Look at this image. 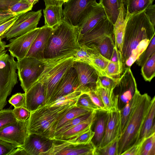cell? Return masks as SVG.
Instances as JSON below:
<instances>
[{"instance_id": "83f0119b", "label": "cell", "mask_w": 155, "mask_h": 155, "mask_svg": "<svg viewBox=\"0 0 155 155\" xmlns=\"http://www.w3.org/2000/svg\"><path fill=\"white\" fill-rule=\"evenodd\" d=\"M143 95L137 90L131 99L120 110L121 117V133L123 131L131 114L141 101Z\"/></svg>"}, {"instance_id": "ab89813d", "label": "cell", "mask_w": 155, "mask_h": 155, "mask_svg": "<svg viewBox=\"0 0 155 155\" xmlns=\"http://www.w3.org/2000/svg\"><path fill=\"white\" fill-rule=\"evenodd\" d=\"M33 5L27 0H20L11 6L8 11L17 15H20L31 10Z\"/></svg>"}, {"instance_id": "2e32d148", "label": "cell", "mask_w": 155, "mask_h": 155, "mask_svg": "<svg viewBox=\"0 0 155 155\" xmlns=\"http://www.w3.org/2000/svg\"><path fill=\"white\" fill-rule=\"evenodd\" d=\"M78 84L76 70L72 66L61 79L47 104L53 102L61 97L75 91Z\"/></svg>"}, {"instance_id": "f907efd6", "label": "cell", "mask_w": 155, "mask_h": 155, "mask_svg": "<svg viewBox=\"0 0 155 155\" xmlns=\"http://www.w3.org/2000/svg\"><path fill=\"white\" fill-rule=\"evenodd\" d=\"M19 15H15L7 11H0V25Z\"/></svg>"}, {"instance_id": "bcb514c9", "label": "cell", "mask_w": 155, "mask_h": 155, "mask_svg": "<svg viewBox=\"0 0 155 155\" xmlns=\"http://www.w3.org/2000/svg\"><path fill=\"white\" fill-rule=\"evenodd\" d=\"M14 115L17 120L25 121L29 117L31 111L25 106L14 107L13 110Z\"/></svg>"}, {"instance_id": "7402d4cb", "label": "cell", "mask_w": 155, "mask_h": 155, "mask_svg": "<svg viewBox=\"0 0 155 155\" xmlns=\"http://www.w3.org/2000/svg\"><path fill=\"white\" fill-rule=\"evenodd\" d=\"M130 16L126 13L125 7L122 3L118 17L114 25L113 30L115 46L122 54L127 22L128 18Z\"/></svg>"}, {"instance_id": "603a6c76", "label": "cell", "mask_w": 155, "mask_h": 155, "mask_svg": "<svg viewBox=\"0 0 155 155\" xmlns=\"http://www.w3.org/2000/svg\"><path fill=\"white\" fill-rule=\"evenodd\" d=\"M108 111L102 110L96 111L94 118L91 126L94 135L91 141L95 147H99L103 137L107 119Z\"/></svg>"}, {"instance_id": "60d3db41", "label": "cell", "mask_w": 155, "mask_h": 155, "mask_svg": "<svg viewBox=\"0 0 155 155\" xmlns=\"http://www.w3.org/2000/svg\"><path fill=\"white\" fill-rule=\"evenodd\" d=\"M75 105L94 111L101 110L94 103L88 93L81 94L77 98Z\"/></svg>"}, {"instance_id": "d4e9b609", "label": "cell", "mask_w": 155, "mask_h": 155, "mask_svg": "<svg viewBox=\"0 0 155 155\" xmlns=\"http://www.w3.org/2000/svg\"><path fill=\"white\" fill-rule=\"evenodd\" d=\"M95 91L101 97L107 111L119 110L118 105V96L114 94V90L103 87L97 80Z\"/></svg>"}, {"instance_id": "8992f818", "label": "cell", "mask_w": 155, "mask_h": 155, "mask_svg": "<svg viewBox=\"0 0 155 155\" xmlns=\"http://www.w3.org/2000/svg\"><path fill=\"white\" fill-rule=\"evenodd\" d=\"M17 61L10 54L0 56V110L7 104V99L18 83Z\"/></svg>"}, {"instance_id": "3957f363", "label": "cell", "mask_w": 155, "mask_h": 155, "mask_svg": "<svg viewBox=\"0 0 155 155\" xmlns=\"http://www.w3.org/2000/svg\"><path fill=\"white\" fill-rule=\"evenodd\" d=\"M79 34L78 26L71 25L64 19L53 28L44 51V58L73 54L79 48Z\"/></svg>"}, {"instance_id": "11a10c76", "label": "cell", "mask_w": 155, "mask_h": 155, "mask_svg": "<svg viewBox=\"0 0 155 155\" xmlns=\"http://www.w3.org/2000/svg\"><path fill=\"white\" fill-rule=\"evenodd\" d=\"M19 15L15 17L0 25V37L12 25Z\"/></svg>"}, {"instance_id": "ac0fdd59", "label": "cell", "mask_w": 155, "mask_h": 155, "mask_svg": "<svg viewBox=\"0 0 155 155\" xmlns=\"http://www.w3.org/2000/svg\"><path fill=\"white\" fill-rule=\"evenodd\" d=\"M53 140L35 134H28L23 145L20 146L28 155H43L51 147Z\"/></svg>"}, {"instance_id": "7a4b0ae2", "label": "cell", "mask_w": 155, "mask_h": 155, "mask_svg": "<svg viewBox=\"0 0 155 155\" xmlns=\"http://www.w3.org/2000/svg\"><path fill=\"white\" fill-rule=\"evenodd\" d=\"M76 101L62 106L46 104L31 111L28 119V134H36L53 140L58 121L75 105Z\"/></svg>"}, {"instance_id": "9f6ffc18", "label": "cell", "mask_w": 155, "mask_h": 155, "mask_svg": "<svg viewBox=\"0 0 155 155\" xmlns=\"http://www.w3.org/2000/svg\"><path fill=\"white\" fill-rule=\"evenodd\" d=\"M20 0H0V11H7L9 8Z\"/></svg>"}, {"instance_id": "8d00e7d4", "label": "cell", "mask_w": 155, "mask_h": 155, "mask_svg": "<svg viewBox=\"0 0 155 155\" xmlns=\"http://www.w3.org/2000/svg\"><path fill=\"white\" fill-rule=\"evenodd\" d=\"M119 137H117L102 147H96L94 155H117Z\"/></svg>"}, {"instance_id": "44dd1931", "label": "cell", "mask_w": 155, "mask_h": 155, "mask_svg": "<svg viewBox=\"0 0 155 155\" xmlns=\"http://www.w3.org/2000/svg\"><path fill=\"white\" fill-rule=\"evenodd\" d=\"M25 107L31 111L45 105L46 93L43 85L35 83L26 92Z\"/></svg>"}, {"instance_id": "9c48e42d", "label": "cell", "mask_w": 155, "mask_h": 155, "mask_svg": "<svg viewBox=\"0 0 155 155\" xmlns=\"http://www.w3.org/2000/svg\"><path fill=\"white\" fill-rule=\"evenodd\" d=\"M95 148L92 141L75 144L65 140L53 139L51 147L43 155H94Z\"/></svg>"}, {"instance_id": "277c9868", "label": "cell", "mask_w": 155, "mask_h": 155, "mask_svg": "<svg viewBox=\"0 0 155 155\" xmlns=\"http://www.w3.org/2000/svg\"><path fill=\"white\" fill-rule=\"evenodd\" d=\"M73 54H68L41 60L44 64V69L35 83L40 82L44 87L45 105L48 103L61 79L73 66L75 61Z\"/></svg>"}, {"instance_id": "d6a6232c", "label": "cell", "mask_w": 155, "mask_h": 155, "mask_svg": "<svg viewBox=\"0 0 155 155\" xmlns=\"http://www.w3.org/2000/svg\"><path fill=\"white\" fill-rule=\"evenodd\" d=\"M92 48L91 55V66L94 68L99 73L105 68L110 60L101 55L98 51L96 46L90 45Z\"/></svg>"}, {"instance_id": "91938a15", "label": "cell", "mask_w": 155, "mask_h": 155, "mask_svg": "<svg viewBox=\"0 0 155 155\" xmlns=\"http://www.w3.org/2000/svg\"><path fill=\"white\" fill-rule=\"evenodd\" d=\"M5 42L0 40V56L6 53L7 50H5Z\"/></svg>"}, {"instance_id": "8fae6325", "label": "cell", "mask_w": 155, "mask_h": 155, "mask_svg": "<svg viewBox=\"0 0 155 155\" xmlns=\"http://www.w3.org/2000/svg\"><path fill=\"white\" fill-rule=\"evenodd\" d=\"M107 17L102 6L96 1L90 4L83 12L77 26L79 38L93 28L102 19Z\"/></svg>"}, {"instance_id": "f35d334b", "label": "cell", "mask_w": 155, "mask_h": 155, "mask_svg": "<svg viewBox=\"0 0 155 155\" xmlns=\"http://www.w3.org/2000/svg\"><path fill=\"white\" fill-rule=\"evenodd\" d=\"M93 112L78 117L67 122L55 131L53 139L73 127L87 120L90 117Z\"/></svg>"}, {"instance_id": "74e56055", "label": "cell", "mask_w": 155, "mask_h": 155, "mask_svg": "<svg viewBox=\"0 0 155 155\" xmlns=\"http://www.w3.org/2000/svg\"><path fill=\"white\" fill-rule=\"evenodd\" d=\"M139 155H155V133L141 143Z\"/></svg>"}, {"instance_id": "30bf717a", "label": "cell", "mask_w": 155, "mask_h": 155, "mask_svg": "<svg viewBox=\"0 0 155 155\" xmlns=\"http://www.w3.org/2000/svg\"><path fill=\"white\" fill-rule=\"evenodd\" d=\"M73 67L76 70L79 81L75 91L83 94L95 91L99 76L97 71L89 64L83 62L74 61Z\"/></svg>"}, {"instance_id": "be15d7a7", "label": "cell", "mask_w": 155, "mask_h": 155, "mask_svg": "<svg viewBox=\"0 0 155 155\" xmlns=\"http://www.w3.org/2000/svg\"><path fill=\"white\" fill-rule=\"evenodd\" d=\"M68 0H64V2H67Z\"/></svg>"}, {"instance_id": "d590c367", "label": "cell", "mask_w": 155, "mask_h": 155, "mask_svg": "<svg viewBox=\"0 0 155 155\" xmlns=\"http://www.w3.org/2000/svg\"><path fill=\"white\" fill-rule=\"evenodd\" d=\"M123 72V65L119 62L110 61L106 67L101 71L99 76L104 75L113 78H118Z\"/></svg>"}, {"instance_id": "52a82bcc", "label": "cell", "mask_w": 155, "mask_h": 155, "mask_svg": "<svg viewBox=\"0 0 155 155\" xmlns=\"http://www.w3.org/2000/svg\"><path fill=\"white\" fill-rule=\"evenodd\" d=\"M44 64L41 60L25 57L17 60V68L21 86L25 92L34 84L42 72Z\"/></svg>"}, {"instance_id": "9a60e30c", "label": "cell", "mask_w": 155, "mask_h": 155, "mask_svg": "<svg viewBox=\"0 0 155 155\" xmlns=\"http://www.w3.org/2000/svg\"><path fill=\"white\" fill-rule=\"evenodd\" d=\"M114 25L107 17L101 19L93 28L79 38L80 45L97 46L108 35H113Z\"/></svg>"}, {"instance_id": "680465c9", "label": "cell", "mask_w": 155, "mask_h": 155, "mask_svg": "<svg viewBox=\"0 0 155 155\" xmlns=\"http://www.w3.org/2000/svg\"><path fill=\"white\" fill-rule=\"evenodd\" d=\"M28 155L24 149L21 147H17L10 154V155Z\"/></svg>"}, {"instance_id": "ba28073f", "label": "cell", "mask_w": 155, "mask_h": 155, "mask_svg": "<svg viewBox=\"0 0 155 155\" xmlns=\"http://www.w3.org/2000/svg\"><path fill=\"white\" fill-rule=\"evenodd\" d=\"M42 15L41 10L28 12L20 15L12 25L0 37L8 40L26 34L37 28Z\"/></svg>"}, {"instance_id": "816d5d0a", "label": "cell", "mask_w": 155, "mask_h": 155, "mask_svg": "<svg viewBox=\"0 0 155 155\" xmlns=\"http://www.w3.org/2000/svg\"><path fill=\"white\" fill-rule=\"evenodd\" d=\"M149 20L155 27V5L152 4L149 6L144 11Z\"/></svg>"}, {"instance_id": "7bdbcfd3", "label": "cell", "mask_w": 155, "mask_h": 155, "mask_svg": "<svg viewBox=\"0 0 155 155\" xmlns=\"http://www.w3.org/2000/svg\"><path fill=\"white\" fill-rule=\"evenodd\" d=\"M94 134V132L91 127L80 135L74 138L65 140L75 144H87L91 141Z\"/></svg>"}, {"instance_id": "ee69618b", "label": "cell", "mask_w": 155, "mask_h": 155, "mask_svg": "<svg viewBox=\"0 0 155 155\" xmlns=\"http://www.w3.org/2000/svg\"><path fill=\"white\" fill-rule=\"evenodd\" d=\"M17 120L14 115L13 110L3 109L0 110V130Z\"/></svg>"}, {"instance_id": "ffe728a7", "label": "cell", "mask_w": 155, "mask_h": 155, "mask_svg": "<svg viewBox=\"0 0 155 155\" xmlns=\"http://www.w3.org/2000/svg\"><path fill=\"white\" fill-rule=\"evenodd\" d=\"M121 133L120 110L108 111L107 119L104 134L99 147H102L104 146L117 137L120 136Z\"/></svg>"}, {"instance_id": "e575fe53", "label": "cell", "mask_w": 155, "mask_h": 155, "mask_svg": "<svg viewBox=\"0 0 155 155\" xmlns=\"http://www.w3.org/2000/svg\"><path fill=\"white\" fill-rule=\"evenodd\" d=\"M91 47L84 45H80L79 48L73 54L75 61L86 63L91 66Z\"/></svg>"}, {"instance_id": "f1b7e54d", "label": "cell", "mask_w": 155, "mask_h": 155, "mask_svg": "<svg viewBox=\"0 0 155 155\" xmlns=\"http://www.w3.org/2000/svg\"><path fill=\"white\" fill-rule=\"evenodd\" d=\"M107 18L114 25L118 17L121 5V0H100Z\"/></svg>"}, {"instance_id": "484cf974", "label": "cell", "mask_w": 155, "mask_h": 155, "mask_svg": "<svg viewBox=\"0 0 155 155\" xmlns=\"http://www.w3.org/2000/svg\"><path fill=\"white\" fill-rule=\"evenodd\" d=\"M96 112V111H94L87 120L73 127L54 139L68 140L74 138L85 132L91 127Z\"/></svg>"}, {"instance_id": "4dcf8cb0", "label": "cell", "mask_w": 155, "mask_h": 155, "mask_svg": "<svg viewBox=\"0 0 155 155\" xmlns=\"http://www.w3.org/2000/svg\"><path fill=\"white\" fill-rule=\"evenodd\" d=\"M93 111L84 107L76 106L75 105L69 110L58 121L57 124L55 131L69 121L78 117L92 112Z\"/></svg>"}, {"instance_id": "836d02e7", "label": "cell", "mask_w": 155, "mask_h": 155, "mask_svg": "<svg viewBox=\"0 0 155 155\" xmlns=\"http://www.w3.org/2000/svg\"><path fill=\"white\" fill-rule=\"evenodd\" d=\"M141 74L147 81L150 82L155 76V53L141 66Z\"/></svg>"}, {"instance_id": "681fc988", "label": "cell", "mask_w": 155, "mask_h": 155, "mask_svg": "<svg viewBox=\"0 0 155 155\" xmlns=\"http://www.w3.org/2000/svg\"><path fill=\"white\" fill-rule=\"evenodd\" d=\"M88 94L92 101L95 105L101 110L107 111L101 97L96 91H91Z\"/></svg>"}, {"instance_id": "c3c4849f", "label": "cell", "mask_w": 155, "mask_h": 155, "mask_svg": "<svg viewBox=\"0 0 155 155\" xmlns=\"http://www.w3.org/2000/svg\"><path fill=\"white\" fill-rule=\"evenodd\" d=\"M18 147L0 139V155H10Z\"/></svg>"}, {"instance_id": "4316f807", "label": "cell", "mask_w": 155, "mask_h": 155, "mask_svg": "<svg viewBox=\"0 0 155 155\" xmlns=\"http://www.w3.org/2000/svg\"><path fill=\"white\" fill-rule=\"evenodd\" d=\"M43 12L45 25L53 28L61 23L64 19L62 6L45 5Z\"/></svg>"}, {"instance_id": "1f68e13d", "label": "cell", "mask_w": 155, "mask_h": 155, "mask_svg": "<svg viewBox=\"0 0 155 155\" xmlns=\"http://www.w3.org/2000/svg\"><path fill=\"white\" fill-rule=\"evenodd\" d=\"M113 35L106 36L96 46L99 53L109 60L115 46L113 38Z\"/></svg>"}, {"instance_id": "6da1fadb", "label": "cell", "mask_w": 155, "mask_h": 155, "mask_svg": "<svg viewBox=\"0 0 155 155\" xmlns=\"http://www.w3.org/2000/svg\"><path fill=\"white\" fill-rule=\"evenodd\" d=\"M155 35V27L144 11L130 16L126 27L122 49L123 72L130 68Z\"/></svg>"}, {"instance_id": "e0dca14e", "label": "cell", "mask_w": 155, "mask_h": 155, "mask_svg": "<svg viewBox=\"0 0 155 155\" xmlns=\"http://www.w3.org/2000/svg\"><path fill=\"white\" fill-rule=\"evenodd\" d=\"M96 0H69L64 3V19L73 26H77L85 9Z\"/></svg>"}, {"instance_id": "94428289", "label": "cell", "mask_w": 155, "mask_h": 155, "mask_svg": "<svg viewBox=\"0 0 155 155\" xmlns=\"http://www.w3.org/2000/svg\"><path fill=\"white\" fill-rule=\"evenodd\" d=\"M27 1L30 4L33 6L37 3L39 0H27Z\"/></svg>"}, {"instance_id": "6f0895ef", "label": "cell", "mask_w": 155, "mask_h": 155, "mask_svg": "<svg viewBox=\"0 0 155 155\" xmlns=\"http://www.w3.org/2000/svg\"><path fill=\"white\" fill-rule=\"evenodd\" d=\"M45 5H52L62 6L64 0H44Z\"/></svg>"}, {"instance_id": "5b68a950", "label": "cell", "mask_w": 155, "mask_h": 155, "mask_svg": "<svg viewBox=\"0 0 155 155\" xmlns=\"http://www.w3.org/2000/svg\"><path fill=\"white\" fill-rule=\"evenodd\" d=\"M143 94L141 101L131 114L119 137L117 155H122L137 142L152 101V98L147 93Z\"/></svg>"}, {"instance_id": "b9f144b4", "label": "cell", "mask_w": 155, "mask_h": 155, "mask_svg": "<svg viewBox=\"0 0 155 155\" xmlns=\"http://www.w3.org/2000/svg\"><path fill=\"white\" fill-rule=\"evenodd\" d=\"M155 53V35L153 36L146 49L135 62L139 66H142L147 59Z\"/></svg>"}, {"instance_id": "f5cc1de1", "label": "cell", "mask_w": 155, "mask_h": 155, "mask_svg": "<svg viewBox=\"0 0 155 155\" xmlns=\"http://www.w3.org/2000/svg\"><path fill=\"white\" fill-rule=\"evenodd\" d=\"M110 61L114 62H119L123 65L122 54L115 46L114 48Z\"/></svg>"}, {"instance_id": "6125c7cd", "label": "cell", "mask_w": 155, "mask_h": 155, "mask_svg": "<svg viewBox=\"0 0 155 155\" xmlns=\"http://www.w3.org/2000/svg\"><path fill=\"white\" fill-rule=\"evenodd\" d=\"M126 0H121L122 2L124 4V5H125Z\"/></svg>"}, {"instance_id": "db71d44e", "label": "cell", "mask_w": 155, "mask_h": 155, "mask_svg": "<svg viewBox=\"0 0 155 155\" xmlns=\"http://www.w3.org/2000/svg\"><path fill=\"white\" fill-rule=\"evenodd\" d=\"M141 143L134 145L124 152L122 155H139Z\"/></svg>"}, {"instance_id": "f6af8a7d", "label": "cell", "mask_w": 155, "mask_h": 155, "mask_svg": "<svg viewBox=\"0 0 155 155\" xmlns=\"http://www.w3.org/2000/svg\"><path fill=\"white\" fill-rule=\"evenodd\" d=\"M120 78H113L104 75L99 76L98 81L103 87L114 90L117 87Z\"/></svg>"}, {"instance_id": "f546056e", "label": "cell", "mask_w": 155, "mask_h": 155, "mask_svg": "<svg viewBox=\"0 0 155 155\" xmlns=\"http://www.w3.org/2000/svg\"><path fill=\"white\" fill-rule=\"evenodd\" d=\"M154 0H127L125 6L126 13L131 16L141 12L150 5Z\"/></svg>"}, {"instance_id": "d6986e66", "label": "cell", "mask_w": 155, "mask_h": 155, "mask_svg": "<svg viewBox=\"0 0 155 155\" xmlns=\"http://www.w3.org/2000/svg\"><path fill=\"white\" fill-rule=\"evenodd\" d=\"M53 28L44 25L41 29L25 57L35 58L39 60L44 58V53Z\"/></svg>"}, {"instance_id": "7c38bea8", "label": "cell", "mask_w": 155, "mask_h": 155, "mask_svg": "<svg viewBox=\"0 0 155 155\" xmlns=\"http://www.w3.org/2000/svg\"><path fill=\"white\" fill-rule=\"evenodd\" d=\"M28 119L17 120L0 130V139L18 147L23 145L28 135Z\"/></svg>"}, {"instance_id": "7dc6e473", "label": "cell", "mask_w": 155, "mask_h": 155, "mask_svg": "<svg viewBox=\"0 0 155 155\" xmlns=\"http://www.w3.org/2000/svg\"><path fill=\"white\" fill-rule=\"evenodd\" d=\"M8 102L14 107L25 106L26 104L25 93H18L13 95L8 100Z\"/></svg>"}, {"instance_id": "5bb4252c", "label": "cell", "mask_w": 155, "mask_h": 155, "mask_svg": "<svg viewBox=\"0 0 155 155\" xmlns=\"http://www.w3.org/2000/svg\"><path fill=\"white\" fill-rule=\"evenodd\" d=\"M40 28H36L21 36L9 40L6 45L10 54L17 60L25 57L38 35Z\"/></svg>"}, {"instance_id": "4fadbf2b", "label": "cell", "mask_w": 155, "mask_h": 155, "mask_svg": "<svg viewBox=\"0 0 155 155\" xmlns=\"http://www.w3.org/2000/svg\"><path fill=\"white\" fill-rule=\"evenodd\" d=\"M120 77L116 87L118 89V105L121 110L131 99L138 90L135 78L130 68H126Z\"/></svg>"}, {"instance_id": "cb8c5ba5", "label": "cell", "mask_w": 155, "mask_h": 155, "mask_svg": "<svg viewBox=\"0 0 155 155\" xmlns=\"http://www.w3.org/2000/svg\"><path fill=\"white\" fill-rule=\"evenodd\" d=\"M155 97L152 98L150 106L144 121L136 144L141 143L146 138L155 133Z\"/></svg>"}]
</instances>
